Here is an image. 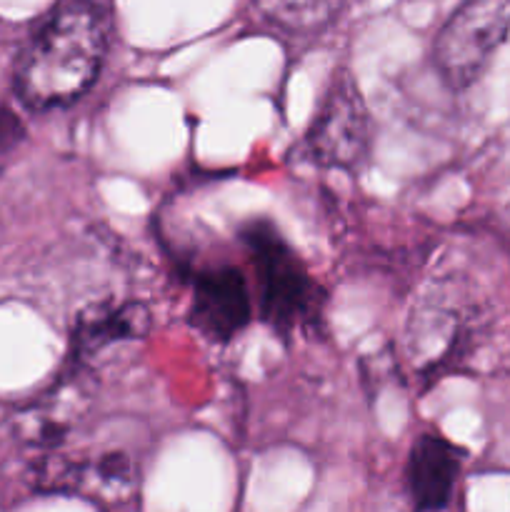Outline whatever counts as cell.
I'll return each instance as SVG.
<instances>
[{
	"label": "cell",
	"instance_id": "obj_5",
	"mask_svg": "<svg viewBox=\"0 0 510 512\" xmlns=\"http://www.w3.org/2000/svg\"><path fill=\"white\" fill-rule=\"evenodd\" d=\"M370 150V115L363 93L348 70H338L320 100L298 155L318 168L353 173Z\"/></svg>",
	"mask_w": 510,
	"mask_h": 512
},
{
	"label": "cell",
	"instance_id": "obj_10",
	"mask_svg": "<svg viewBox=\"0 0 510 512\" xmlns=\"http://www.w3.org/2000/svg\"><path fill=\"white\" fill-rule=\"evenodd\" d=\"M20 138H23V130L15 115L0 113V158H5Z\"/></svg>",
	"mask_w": 510,
	"mask_h": 512
},
{
	"label": "cell",
	"instance_id": "obj_1",
	"mask_svg": "<svg viewBox=\"0 0 510 512\" xmlns=\"http://www.w3.org/2000/svg\"><path fill=\"white\" fill-rule=\"evenodd\" d=\"M110 13L98 0H65L25 45L15 93L35 113L68 108L95 85L110 48Z\"/></svg>",
	"mask_w": 510,
	"mask_h": 512
},
{
	"label": "cell",
	"instance_id": "obj_4",
	"mask_svg": "<svg viewBox=\"0 0 510 512\" xmlns=\"http://www.w3.org/2000/svg\"><path fill=\"white\" fill-rule=\"evenodd\" d=\"M508 35L510 0H465L435 38V70L450 90H468Z\"/></svg>",
	"mask_w": 510,
	"mask_h": 512
},
{
	"label": "cell",
	"instance_id": "obj_2",
	"mask_svg": "<svg viewBox=\"0 0 510 512\" xmlns=\"http://www.w3.org/2000/svg\"><path fill=\"white\" fill-rule=\"evenodd\" d=\"M238 240L253 270L250 288L258 318L280 340L318 333L328 295L278 225L268 218H250L238 225Z\"/></svg>",
	"mask_w": 510,
	"mask_h": 512
},
{
	"label": "cell",
	"instance_id": "obj_9",
	"mask_svg": "<svg viewBox=\"0 0 510 512\" xmlns=\"http://www.w3.org/2000/svg\"><path fill=\"white\" fill-rule=\"evenodd\" d=\"M263 20L290 35H313L328 28L343 0H253Z\"/></svg>",
	"mask_w": 510,
	"mask_h": 512
},
{
	"label": "cell",
	"instance_id": "obj_8",
	"mask_svg": "<svg viewBox=\"0 0 510 512\" xmlns=\"http://www.w3.org/2000/svg\"><path fill=\"white\" fill-rule=\"evenodd\" d=\"M465 463V450L440 433H423L410 445L405 488L415 512L445 510Z\"/></svg>",
	"mask_w": 510,
	"mask_h": 512
},
{
	"label": "cell",
	"instance_id": "obj_3",
	"mask_svg": "<svg viewBox=\"0 0 510 512\" xmlns=\"http://www.w3.org/2000/svg\"><path fill=\"white\" fill-rule=\"evenodd\" d=\"M35 483L48 493L85 498L100 512H140L138 463L120 445H88L38 460Z\"/></svg>",
	"mask_w": 510,
	"mask_h": 512
},
{
	"label": "cell",
	"instance_id": "obj_6",
	"mask_svg": "<svg viewBox=\"0 0 510 512\" xmlns=\"http://www.w3.org/2000/svg\"><path fill=\"white\" fill-rule=\"evenodd\" d=\"M188 283V323L210 343L228 345L255 318L253 288L238 265H198L188 270Z\"/></svg>",
	"mask_w": 510,
	"mask_h": 512
},
{
	"label": "cell",
	"instance_id": "obj_7",
	"mask_svg": "<svg viewBox=\"0 0 510 512\" xmlns=\"http://www.w3.org/2000/svg\"><path fill=\"white\" fill-rule=\"evenodd\" d=\"M150 330V313L135 300H103L80 310L73 325L68 365L90 370V363L110 348L140 340Z\"/></svg>",
	"mask_w": 510,
	"mask_h": 512
}]
</instances>
